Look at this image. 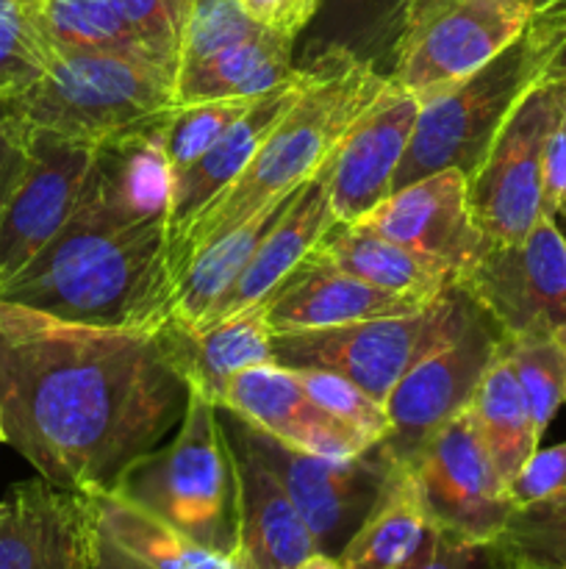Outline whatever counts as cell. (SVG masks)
I'll return each instance as SVG.
<instances>
[{
	"mask_svg": "<svg viewBox=\"0 0 566 569\" xmlns=\"http://www.w3.org/2000/svg\"><path fill=\"white\" fill-rule=\"evenodd\" d=\"M170 114L94 142L89 172L70 217L109 228L170 217L172 172L164 148Z\"/></svg>",
	"mask_w": 566,
	"mask_h": 569,
	"instance_id": "cell-14",
	"label": "cell"
},
{
	"mask_svg": "<svg viewBox=\"0 0 566 569\" xmlns=\"http://www.w3.org/2000/svg\"><path fill=\"white\" fill-rule=\"evenodd\" d=\"M320 76H309V72H300L292 81L281 83L272 92L261 94L231 128H228L225 137L209 150V153L200 156L189 170H183L181 176L172 181V194H170V217H166V226H170V244L186 231L194 222V217L211 203V200L220 198L233 181L244 172V167L250 164V159L255 156V150L261 148L266 137H270L272 128L281 122V117L286 114L294 106V100L311 87Z\"/></svg>",
	"mask_w": 566,
	"mask_h": 569,
	"instance_id": "cell-24",
	"label": "cell"
},
{
	"mask_svg": "<svg viewBox=\"0 0 566 569\" xmlns=\"http://www.w3.org/2000/svg\"><path fill=\"white\" fill-rule=\"evenodd\" d=\"M558 339H560V345H564V353H566V326L558 331Z\"/></svg>",
	"mask_w": 566,
	"mask_h": 569,
	"instance_id": "cell-48",
	"label": "cell"
},
{
	"mask_svg": "<svg viewBox=\"0 0 566 569\" xmlns=\"http://www.w3.org/2000/svg\"><path fill=\"white\" fill-rule=\"evenodd\" d=\"M161 337L178 372L189 383V392L203 395L216 406H225L228 387L239 372L275 365L264 300L198 328L166 320Z\"/></svg>",
	"mask_w": 566,
	"mask_h": 569,
	"instance_id": "cell-23",
	"label": "cell"
},
{
	"mask_svg": "<svg viewBox=\"0 0 566 569\" xmlns=\"http://www.w3.org/2000/svg\"><path fill=\"white\" fill-rule=\"evenodd\" d=\"M120 9L148 59L175 81L194 0H120Z\"/></svg>",
	"mask_w": 566,
	"mask_h": 569,
	"instance_id": "cell-37",
	"label": "cell"
},
{
	"mask_svg": "<svg viewBox=\"0 0 566 569\" xmlns=\"http://www.w3.org/2000/svg\"><path fill=\"white\" fill-rule=\"evenodd\" d=\"M261 20H255L242 0H194L192 17H189L186 37H183V53L181 67L189 61L205 59V56L216 53V50L228 48L233 42L253 37V33L264 31ZM178 67V70H181Z\"/></svg>",
	"mask_w": 566,
	"mask_h": 569,
	"instance_id": "cell-38",
	"label": "cell"
},
{
	"mask_svg": "<svg viewBox=\"0 0 566 569\" xmlns=\"http://www.w3.org/2000/svg\"><path fill=\"white\" fill-rule=\"evenodd\" d=\"M505 569H527V567H514V565H508V561H505Z\"/></svg>",
	"mask_w": 566,
	"mask_h": 569,
	"instance_id": "cell-49",
	"label": "cell"
},
{
	"mask_svg": "<svg viewBox=\"0 0 566 569\" xmlns=\"http://www.w3.org/2000/svg\"><path fill=\"white\" fill-rule=\"evenodd\" d=\"M50 48L28 0H0V94H22L48 70Z\"/></svg>",
	"mask_w": 566,
	"mask_h": 569,
	"instance_id": "cell-36",
	"label": "cell"
},
{
	"mask_svg": "<svg viewBox=\"0 0 566 569\" xmlns=\"http://www.w3.org/2000/svg\"><path fill=\"white\" fill-rule=\"evenodd\" d=\"M222 422V417H220ZM239 472V517H242V559L247 569H294L316 553L303 517L283 492L275 472L253 448L222 422Z\"/></svg>",
	"mask_w": 566,
	"mask_h": 569,
	"instance_id": "cell-25",
	"label": "cell"
},
{
	"mask_svg": "<svg viewBox=\"0 0 566 569\" xmlns=\"http://www.w3.org/2000/svg\"><path fill=\"white\" fill-rule=\"evenodd\" d=\"M433 300L405 298L386 292L311 250L297 270L283 278L281 287L264 300L266 320L272 333L286 331H316V328H336L375 317L411 315L425 309Z\"/></svg>",
	"mask_w": 566,
	"mask_h": 569,
	"instance_id": "cell-21",
	"label": "cell"
},
{
	"mask_svg": "<svg viewBox=\"0 0 566 569\" xmlns=\"http://www.w3.org/2000/svg\"><path fill=\"white\" fill-rule=\"evenodd\" d=\"M333 222H336V214H333L331 194H327V176L325 167H322L309 183H303L286 214L266 233V239L259 244L242 276L211 306L209 317L200 326L270 298L281 287L283 278L297 270L300 261L320 244V239L325 237Z\"/></svg>",
	"mask_w": 566,
	"mask_h": 569,
	"instance_id": "cell-26",
	"label": "cell"
},
{
	"mask_svg": "<svg viewBox=\"0 0 566 569\" xmlns=\"http://www.w3.org/2000/svg\"><path fill=\"white\" fill-rule=\"evenodd\" d=\"M189 383L159 331L59 320L0 300V422L53 487L117 492L178 431Z\"/></svg>",
	"mask_w": 566,
	"mask_h": 569,
	"instance_id": "cell-1",
	"label": "cell"
},
{
	"mask_svg": "<svg viewBox=\"0 0 566 569\" xmlns=\"http://www.w3.org/2000/svg\"><path fill=\"white\" fill-rule=\"evenodd\" d=\"M566 42V3L536 11L525 31L492 61L453 87L422 100L394 189L442 170L469 181L519 100L544 78Z\"/></svg>",
	"mask_w": 566,
	"mask_h": 569,
	"instance_id": "cell-4",
	"label": "cell"
},
{
	"mask_svg": "<svg viewBox=\"0 0 566 569\" xmlns=\"http://www.w3.org/2000/svg\"><path fill=\"white\" fill-rule=\"evenodd\" d=\"M503 331L475 306L464 331L405 372L386 398L388 433L381 439L400 467H408L453 417L469 409Z\"/></svg>",
	"mask_w": 566,
	"mask_h": 569,
	"instance_id": "cell-13",
	"label": "cell"
},
{
	"mask_svg": "<svg viewBox=\"0 0 566 569\" xmlns=\"http://www.w3.org/2000/svg\"><path fill=\"white\" fill-rule=\"evenodd\" d=\"M566 111V81L547 76L519 100L466 183V203L492 242H519L542 217V156Z\"/></svg>",
	"mask_w": 566,
	"mask_h": 569,
	"instance_id": "cell-9",
	"label": "cell"
},
{
	"mask_svg": "<svg viewBox=\"0 0 566 569\" xmlns=\"http://www.w3.org/2000/svg\"><path fill=\"white\" fill-rule=\"evenodd\" d=\"M494 548L514 567L566 569V489L553 498L516 506Z\"/></svg>",
	"mask_w": 566,
	"mask_h": 569,
	"instance_id": "cell-34",
	"label": "cell"
},
{
	"mask_svg": "<svg viewBox=\"0 0 566 569\" xmlns=\"http://www.w3.org/2000/svg\"><path fill=\"white\" fill-rule=\"evenodd\" d=\"M499 356L508 361L516 376L533 431L542 439L555 411L566 403V353L558 333H525V337H499Z\"/></svg>",
	"mask_w": 566,
	"mask_h": 569,
	"instance_id": "cell-33",
	"label": "cell"
},
{
	"mask_svg": "<svg viewBox=\"0 0 566 569\" xmlns=\"http://www.w3.org/2000/svg\"><path fill=\"white\" fill-rule=\"evenodd\" d=\"M178 278L166 220L109 228L70 217L0 300L70 322L159 331L175 309Z\"/></svg>",
	"mask_w": 566,
	"mask_h": 569,
	"instance_id": "cell-2",
	"label": "cell"
},
{
	"mask_svg": "<svg viewBox=\"0 0 566 569\" xmlns=\"http://www.w3.org/2000/svg\"><path fill=\"white\" fill-rule=\"evenodd\" d=\"M542 214L566 217V111L549 131L542 156Z\"/></svg>",
	"mask_w": 566,
	"mask_h": 569,
	"instance_id": "cell-43",
	"label": "cell"
},
{
	"mask_svg": "<svg viewBox=\"0 0 566 569\" xmlns=\"http://www.w3.org/2000/svg\"><path fill=\"white\" fill-rule=\"evenodd\" d=\"M475 306L464 289L453 287L411 315L375 317L316 331L272 333V353L275 365L289 370L338 372L386 406L388 392L405 372L464 331Z\"/></svg>",
	"mask_w": 566,
	"mask_h": 569,
	"instance_id": "cell-6",
	"label": "cell"
},
{
	"mask_svg": "<svg viewBox=\"0 0 566 569\" xmlns=\"http://www.w3.org/2000/svg\"><path fill=\"white\" fill-rule=\"evenodd\" d=\"M28 6L50 53H117L153 64L120 0H28Z\"/></svg>",
	"mask_w": 566,
	"mask_h": 569,
	"instance_id": "cell-32",
	"label": "cell"
},
{
	"mask_svg": "<svg viewBox=\"0 0 566 569\" xmlns=\"http://www.w3.org/2000/svg\"><path fill=\"white\" fill-rule=\"evenodd\" d=\"M455 287L464 289L505 337L558 333L566 326V233L542 214L519 242H488Z\"/></svg>",
	"mask_w": 566,
	"mask_h": 569,
	"instance_id": "cell-11",
	"label": "cell"
},
{
	"mask_svg": "<svg viewBox=\"0 0 566 569\" xmlns=\"http://www.w3.org/2000/svg\"><path fill=\"white\" fill-rule=\"evenodd\" d=\"M547 76H555V78H560V81H566V42H564V48L558 50V56L553 59V64L547 67Z\"/></svg>",
	"mask_w": 566,
	"mask_h": 569,
	"instance_id": "cell-46",
	"label": "cell"
},
{
	"mask_svg": "<svg viewBox=\"0 0 566 569\" xmlns=\"http://www.w3.org/2000/svg\"><path fill=\"white\" fill-rule=\"evenodd\" d=\"M427 528L431 522L422 511L411 476L400 470L381 503L344 545L338 565L342 569H405L420 550Z\"/></svg>",
	"mask_w": 566,
	"mask_h": 569,
	"instance_id": "cell-30",
	"label": "cell"
},
{
	"mask_svg": "<svg viewBox=\"0 0 566 569\" xmlns=\"http://www.w3.org/2000/svg\"><path fill=\"white\" fill-rule=\"evenodd\" d=\"M259 98L250 100H205V103H178L166 120V161L172 181L209 153L228 133V128L250 109Z\"/></svg>",
	"mask_w": 566,
	"mask_h": 569,
	"instance_id": "cell-35",
	"label": "cell"
},
{
	"mask_svg": "<svg viewBox=\"0 0 566 569\" xmlns=\"http://www.w3.org/2000/svg\"><path fill=\"white\" fill-rule=\"evenodd\" d=\"M566 489V442L555 448L538 450L522 465V470L511 478L508 495L514 506L536 503L553 498Z\"/></svg>",
	"mask_w": 566,
	"mask_h": 569,
	"instance_id": "cell-42",
	"label": "cell"
},
{
	"mask_svg": "<svg viewBox=\"0 0 566 569\" xmlns=\"http://www.w3.org/2000/svg\"><path fill=\"white\" fill-rule=\"evenodd\" d=\"M220 417L275 472L283 492L289 495L297 515L303 517L305 528L311 531L316 553L333 556V559H338L344 545L364 526L366 517L381 503L397 472L403 470L383 448L381 439L370 445L364 453L331 459V456L289 448L281 439L270 437L253 422L244 420L242 415L222 409V406Z\"/></svg>",
	"mask_w": 566,
	"mask_h": 569,
	"instance_id": "cell-8",
	"label": "cell"
},
{
	"mask_svg": "<svg viewBox=\"0 0 566 569\" xmlns=\"http://www.w3.org/2000/svg\"><path fill=\"white\" fill-rule=\"evenodd\" d=\"M242 3L255 20H261L264 26L297 39V33L303 31L305 22L314 17L320 0H242Z\"/></svg>",
	"mask_w": 566,
	"mask_h": 569,
	"instance_id": "cell-44",
	"label": "cell"
},
{
	"mask_svg": "<svg viewBox=\"0 0 566 569\" xmlns=\"http://www.w3.org/2000/svg\"><path fill=\"white\" fill-rule=\"evenodd\" d=\"M94 144L33 128L26 178L0 217V287L26 270L70 220Z\"/></svg>",
	"mask_w": 566,
	"mask_h": 569,
	"instance_id": "cell-15",
	"label": "cell"
},
{
	"mask_svg": "<svg viewBox=\"0 0 566 569\" xmlns=\"http://www.w3.org/2000/svg\"><path fill=\"white\" fill-rule=\"evenodd\" d=\"M519 3L527 6V9H530L533 14H536V11H547V9H553V6L566 3V0H519Z\"/></svg>",
	"mask_w": 566,
	"mask_h": 569,
	"instance_id": "cell-47",
	"label": "cell"
},
{
	"mask_svg": "<svg viewBox=\"0 0 566 569\" xmlns=\"http://www.w3.org/2000/svg\"><path fill=\"white\" fill-rule=\"evenodd\" d=\"M422 100L388 81L338 139L325 164L336 222H355L392 194L394 172L408 150Z\"/></svg>",
	"mask_w": 566,
	"mask_h": 569,
	"instance_id": "cell-16",
	"label": "cell"
},
{
	"mask_svg": "<svg viewBox=\"0 0 566 569\" xmlns=\"http://www.w3.org/2000/svg\"><path fill=\"white\" fill-rule=\"evenodd\" d=\"M309 183V181H305ZM303 187L283 192L277 198L266 200L261 209H255L247 220L239 222L236 228L222 233L216 242L200 250L192 264L181 272L175 287V309L170 320L183 322V326H200L209 317L211 306L228 292L233 281L242 276L244 267L255 256L259 244L264 242L266 233L275 228V222L286 214L292 200Z\"/></svg>",
	"mask_w": 566,
	"mask_h": 569,
	"instance_id": "cell-29",
	"label": "cell"
},
{
	"mask_svg": "<svg viewBox=\"0 0 566 569\" xmlns=\"http://www.w3.org/2000/svg\"><path fill=\"white\" fill-rule=\"evenodd\" d=\"M466 183L469 181L458 170L433 172L408 187L394 189L383 203L355 222L461 272L492 242L472 220Z\"/></svg>",
	"mask_w": 566,
	"mask_h": 569,
	"instance_id": "cell-17",
	"label": "cell"
},
{
	"mask_svg": "<svg viewBox=\"0 0 566 569\" xmlns=\"http://www.w3.org/2000/svg\"><path fill=\"white\" fill-rule=\"evenodd\" d=\"M530 20L519 0H422L388 81L420 100L433 98L503 53Z\"/></svg>",
	"mask_w": 566,
	"mask_h": 569,
	"instance_id": "cell-10",
	"label": "cell"
},
{
	"mask_svg": "<svg viewBox=\"0 0 566 569\" xmlns=\"http://www.w3.org/2000/svg\"><path fill=\"white\" fill-rule=\"evenodd\" d=\"M294 378L303 383L305 392L316 400L325 411H331L336 420L347 422V426L358 428L361 433L377 442L388 433V417L386 406L377 403L375 398L355 387L338 372L327 370H292Z\"/></svg>",
	"mask_w": 566,
	"mask_h": 569,
	"instance_id": "cell-39",
	"label": "cell"
},
{
	"mask_svg": "<svg viewBox=\"0 0 566 569\" xmlns=\"http://www.w3.org/2000/svg\"><path fill=\"white\" fill-rule=\"evenodd\" d=\"M33 153V126L20 94H0V217L26 178Z\"/></svg>",
	"mask_w": 566,
	"mask_h": 569,
	"instance_id": "cell-40",
	"label": "cell"
},
{
	"mask_svg": "<svg viewBox=\"0 0 566 569\" xmlns=\"http://www.w3.org/2000/svg\"><path fill=\"white\" fill-rule=\"evenodd\" d=\"M0 569H92L87 495L17 483L0 500Z\"/></svg>",
	"mask_w": 566,
	"mask_h": 569,
	"instance_id": "cell-18",
	"label": "cell"
},
{
	"mask_svg": "<svg viewBox=\"0 0 566 569\" xmlns=\"http://www.w3.org/2000/svg\"><path fill=\"white\" fill-rule=\"evenodd\" d=\"M87 506L92 569H247L242 553L205 548L117 492L87 495Z\"/></svg>",
	"mask_w": 566,
	"mask_h": 569,
	"instance_id": "cell-22",
	"label": "cell"
},
{
	"mask_svg": "<svg viewBox=\"0 0 566 569\" xmlns=\"http://www.w3.org/2000/svg\"><path fill=\"white\" fill-rule=\"evenodd\" d=\"M222 409L236 411L264 433L305 453L347 459L375 445L358 428L322 409L294 372L281 365H261L239 372L228 387Z\"/></svg>",
	"mask_w": 566,
	"mask_h": 569,
	"instance_id": "cell-20",
	"label": "cell"
},
{
	"mask_svg": "<svg viewBox=\"0 0 566 569\" xmlns=\"http://www.w3.org/2000/svg\"><path fill=\"white\" fill-rule=\"evenodd\" d=\"M405 569H505V559L494 542H469L431 526Z\"/></svg>",
	"mask_w": 566,
	"mask_h": 569,
	"instance_id": "cell-41",
	"label": "cell"
},
{
	"mask_svg": "<svg viewBox=\"0 0 566 569\" xmlns=\"http://www.w3.org/2000/svg\"><path fill=\"white\" fill-rule=\"evenodd\" d=\"M469 411L499 478L508 487L511 478L536 453L542 439L533 431L525 395H522L516 376L511 372L508 361L499 356V350L488 365L475 398H472Z\"/></svg>",
	"mask_w": 566,
	"mask_h": 569,
	"instance_id": "cell-31",
	"label": "cell"
},
{
	"mask_svg": "<svg viewBox=\"0 0 566 569\" xmlns=\"http://www.w3.org/2000/svg\"><path fill=\"white\" fill-rule=\"evenodd\" d=\"M422 0H320L294 39V67L327 76L358 64L392 76L400 42Z\"/></svg>",
	"mask_w": 566,
	"mask_h": 569,
	"instance_id": "cell-19",
	"label": "cell"
},
{
	"mask_svg": "<svg viewBox=\"0 0 566 569\" xmlns=\"http://www.w3.org/2000/svg\"><path fill=\"white\" fill-rule=\"evenodd\" d=\"M20 100L33 128L89 144L161 120L178 106L164 70L117 53H53Z\"/></svg>",
	"mask_w": 566,
	"mask_h": 569,
	"instance_id": "cell-7",
	"label": "cell"
},
{
	"mask_svg": "<svg viewBox=\"0 0 566 569\" xmlns=\"http://www.w3.org/2000/svg\"><path fill=\"white\" fill-rule=\"evenodd\" d=\"M294 37L264 28L205 59L189 61L175 76L178 103L250 100L297 78Z\"/></svg>",
	"mask_w": 566,
	"mask_h": 569,
	"instance_id": "cell-27",
	"label": "cell"
},
{
	"mask_svg": "<svg viewBox=\"0 0 566 569\" xmlns=\"http://www.w3.org/2000/svg\"><path fill=\"white\" fill-rule=\"evenodd\" d=\"M386 83V76L358 64L316 78L261 142L242 176L170 244L175 278H181L200 250L247 220L266 200L311 181Z\"/></svg>",
	"mask_w": 566,
	"mask_h": 569,
	"instance_id": "cell-3",
	"label": "cell"
},
{
	"mask_svg": "<svg viewBox=\"0 0 566 569\" xmlns=\"http://www.w3.org/2000/svg\"><path fill=\"white\" fill-rule=\"evenodd\" d=\"M0 442H6V437H3V422H0Z\"/></svg>",
	"mask_w": 566,
	"mask_h": 569,
	"instance_id": "cell-50",
	"label": "cell"
},
{
	"mask_svg": "<svg viewBox=\"0 0 566 569\" xmlns=\"http://www.w3.org/2000/svg\"><path fill=\"white\" fill-rule=\"evenodd\" d=\"M314 250L338 270L405 298L436 300L453 289L458 278L444 261L405 248L358 222H333Z\"/></svg>",
	"mask_w": 566,
	"mask_h": 569,
	"instance_id": "cell-28",
	"label": "cell"
},
{
	"mask_svg": "<svg viewBox=\"0 0 566 569\" xmlns=\"http://www.w3.org/2000/svg\"><path fill=\"white\" fill-rule=\"evenodd\" d=\"M405 472L427 522L469 542H494L516 509L469 409L453 417Z\"/></svg>",
	"mask_w": 566,
	"mask_h": 569,
	"instance_id": "cell-12",
	"label": "cell"
},
{
	"mask_svg": "<svg viewBox=\"0 0 566 569\" xmlns=\"http://www.w3.org/2000/svg\"><path fill=\"white\" fill-rule=\"evenodd\" d=\"M117 495L205 548L242 553L236 461L220 422V406L203 395L189 392L172 442L139 459Z\"/></svg>",
	"mask_w": 566,
	"mask_h": 569,
	"instance_id": "cell-5",
	"label": "cell"
},
{
	"mask_svg": "<svg viewBox=\"0 0 566 569\" xmlns=\"http://www.w3.org/2000/svg\"><path fill=\"white\" fill-rule=\"evenodd\" d=\"M294 569H342V565H338V559H333V556L311 553L309 559L300 561V565Z\"/></svg>",
	"mask_w": 566,
	"mask_h": 569,
	"instance_id": "cell-45",
	"label": "cell"
}]
</instances>
